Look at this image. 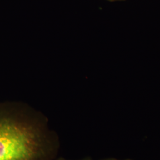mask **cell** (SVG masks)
<instances>
[{
	"mask_svg": "<svg viewBox=\"0 0 160 160\" xmlns=\"http://www.w3.org/2000/svg\"><path fill=\"white\" fill-rule=\"evenodd\" d=\"M45 136L34 122L0 105V160H42Z\"/></svg>",
	"mask_w": 160,
	"mask_h": 160,
	"instance_id": "cell-1",
	"label": "cell"
},
{
	"mask_svg": "<svg viewBox=\"0 0 160 160\" xmlns=\"http://www.w3.org/2000/svg\"><path fill=\"white\" fill-rule=\"evenodd\" d=\"M57 160H66V159H65V158H58ZM92 160V159L90 158V157H86V158H83V159H82V160Z\"/></svg>",
	"mask_w": 160,
	"mask_h": 160,
	"instance_id": "cell-2",
	"label": "cell"
},
{
	"mask_svg": "<svg viewBox=\"0 0 160 160\" xmlns=\"http://www.w3.org/2000/svg\"><path fill=\"white\" fill-rule=\"evenodd\" d=\"M118 160V159H116V158H106V159H103V160ZM129 160V159H126V160Z\"/></svg>",
	"mask_w": 160,
	"mask_h": 160,
	"instance_id": "cell-3",
	"label": "cell"
},
{
	"mask_svg": "<svg viewBox=\"0 0 160 160\" xmlns=\"http://www.w3.org/2000/svg\"><path fill=\"white\" fill-rule=\"evenodd\" d=\"M110 1H122V0H108Z\"/></svg>",
	"mask_w": 160,
	"mask_h": 160,
	"instance_id": "cell-4",
	"label": "cell"
}]
</instances>
